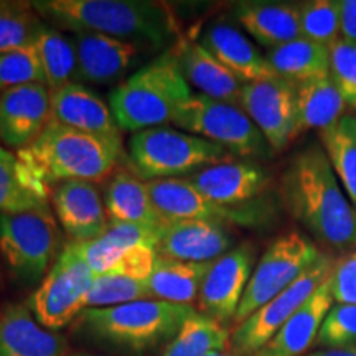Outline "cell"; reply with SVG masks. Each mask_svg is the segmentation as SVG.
<instances>
[{"label":"cell","mask_w":356,"mask_h":356,"mask_svg":"<svg viewBox=\"0 0 356 356\" xmlns=\"http://www.w3.org/2000/svg\"><path fill=\"white\" fill-rule=\"evenodd\" d=\"M175 51L186 83L197 88L198 95L239 106L244 83L221 65L202 43L181 38L178 40Z\"/></svg>","instance_id":"cb8c5ba5"},{"label":"cell","mask_w":356,"mask_h":356,"mask_svg":"<svg viewBox=\"0 0 356 356\" xmlns=\"http://www.w3.org/2000/svg\"><path fill=\"white\" fill-rule=\"evenodd\" d=\"M95 277L74 243L66 244L30 297L29 309L44 328L60 332L86 310Z\"/></svg>","instance_id":"ba28073f"},{"label":"cell","mask_w":356,"mask_h":356,"mask_svg":"<svg viewBox=\"0 0 356 356\" xmlns=\"http://www.w3.org/2000/svg\"><path fill=\"white\" fill-rule=\"evenodd\" d=\"M330 275L256 356H305L333 307Z\"/></svg>","instance_id":"603a6c76"},{"label":"cell","mask_w":356,"mask_h":356,"mask_svg":"<svg viewBox=\"0 0 356 356\" xmlns=\"http://www.w3.org/2000/svg\"><path fill=\"white\" fill-rule=\"evenodd\" d=\"M51 122V89L29 84L0 92V140L10 149H26Z\"/></svg>","instance_id":"9a60e30c"},{"label":"cell","mask_w":356,"mask_h":356,"mask_svg":"<svg viewBox=\"0 0 356 356\" xmlns=\"http://www.w3.org/2000/svg\"><path fill=\"white\" fill-rule=\"evenodd\" d=\"M266 60L279 78L299 84L330 73V51L304 37L269 48Z\"/></svg>","instance_id":"4dcf8cb0"},{"label":"cell","mask_w":356,"mask_h":356,"mask_svg":"<svg viewBox=\"0 0 356 356\" xmlns=\"http://www.w3.org/2000/svg\"><path fill=\"white\" fill-rule=\"evenodd\" d=\"M44 24L71 33H99L134 44L162 48L178 35L167 3L149 0H37Z\"/></svg>","instance_id":"7a4b0ae2"},{"label":"cell","mask_w":356,"mask_h":356,"mask_svg":"<svg viewBox=\"0 0 356 356\" xmlns=\"http://www.w3.org/2000/svg\"><path fill=\"white\" fill-rule=\"evenodd\" d=\"M200 43L243 83L279 78L254 43L226 22H215L208 26Z\"/></svg>","instance_id":"44dd1931"},{"label":"cell","mask_w":356,"mask_h":356,"mask_svg":"<svg viewBox=\"0 0 356 356\" xmlns=\"http://www.w3.org/2000/svg\"><path fill=\"white\" fill-rule=\"evenodd\" d=\"M211 262H185L157 256V262L149 277L150 299L190 305L198 299L200 289Z\"/></svg>","instance_id":"83f0119b"},{"label":"cell","mask_w":356,"mask_h":356,"mask_svg":"<svg viewBox=\"0 0 356 356\" xmlns=\"http://www.w3.org/2000/svg\"><path fill=\"white\" fill-rule=\"evenodd\" d=\"M172 124L225 147L234 157H267L273 152L256 124L238 104L191 95Z\"/></svg>","instance_id":"52a82bcc"},{"label":"cell","mask_w":356,"mask_h":356,"mask_svg":"<svg viewBox=\"0 0 356 356\" xmlns=\"http://www.w3.org/2000/svg\"><path fill=\"white\" fill-rule=\"evenodd\" d=\"M330 51V76L341 92L346 106L356 109V43L338 38L328 48Z\"/></svg>","instance_id":"ab89813d"},{"label":"cell","mask_w":356,"mask_h":356,"mask_svg":"<svg viewBox=\"0 0 356 356\" xmlns=\"http://www.w3.org/2000/svg\"><path fill=\"white\" fill-rule=\"evenodd\" d=\"M330 291L337 304L356 305V251L335 262L330 274Z\"/></svg>","instance_id":"60d3db41"},{"label":"cell","mask_w":356,"mask_h":356,"mask_svg":"<svg viewBox=\"0 0 356 356\" xmlns=\"http://www.w3.org/2000/svg\"><path fill=\"white\" fill-rule=\"evenodd\" d=\"M32 44L42 63L44 84L51 91L68 86L78 79V56L73 38L43 24Z\"/></svg>","instance_id":"1f68e13d"},{"label":"cell","mask_w":356,"mask_h":356,"mask_svg":"<svg viewBox=\"0 0 356 356\" xmlns=\"http://www.w3.org/2000/svg\"><path fill=\"white\" fill-rule=\"evenodd\" d=\"M305 356H356V346H351V348H325L312 351Z\"/></svg>","instance_id":"7bdbcfd3"},{"label":"cell","mask_w":356,"mask_h":356,"mask_svg":"<svg viewBox=\"0 0 356 356\" xmlns=\"http://www.w3.org/2000/svg\"><path fill=\"white\" fill-rule=\"evenodd\" d=\"M191 97L175 48H168L111 92L109 108L122 132H140L173 122Z\"/></svg>","instance_id":"277c9868"},{"label":"cell","mask_w":356,"mask_h":356,"mask_svg":"<svg viewBox=\"0 0 356 356\" xmlns=\"http://www.w3.org/2000/svg\"><path fill=\"white\" fill-rule=\"evenodd\" d=\"M204 356H228V351H210Z\"/></svg>","instance_id":"ee69618b"},{"label":"cell","mask_w":356,"mask_h":356,"mask_svg":"<svg viewBox=\"0 0 356 356\" xmlns=\"http://www.w3.org/2000/svg\"><path fill=\"white\" fill-rule=\"evenodd\" d=\"M78 56V79L113 83L126 74L139 58V44L99 33H73Z\"/></svg>","instance_id":"7402d4cb"},{"label":"cell","mask_w":356,"mask_h":356,"mask_svg":"<svg viewBox=\"0 0 356 356\" xmlns=\"http://www.w3.org/2000/svg\"><path fill=\"white\" fill-rule=\"evenodd\" d=\"M17 157L35 180L51 193L61 181H101L124 159V144L50 122L42 136Z\"/></svg>","instance_id":"3957f363"},{"label":"cell","mask_w":356,"mask_h":356,"mask_svg":"<svg viewBox=\"0 0 356 356\" xmlns=\"http://www.w3.org/2000/svg\"><path fill=\"white\" fill-rule=\"evenodd\" d=\"M234 13L243 29L267 50L302 37L299 3L241 2Z\"/></svg>","instance_id":"d4e9b609"},{"label":"cell","mask_w":356,"mask_h":356,"mask_svg":"<svg viewBox=\"0 0 356 356\" xmlns=\"http://www.w3.org/2000/svg\"><path fill=\"white\" fill-rule=\"evenodd\" d=\"M104 207L111 222H134L154 228H165L168 222L155 208L147 181L131 170L114 173L106 188Z\"/></svg>","instance_id":"4316f807"},{"label":"cell","mask_w":356,"mask_h":356,"mask_svg":"<svg viewBox=\"0 0 356 356\" xmlns=\"http://www.w3.org/2000/svg\"><path fill=\"white\" fill-rule=\"evenodd\" d=\"M188 180L211 202L222 207H246L269 185V175L254 163L221 162L191 173Z\"/></svg>","instance_id":"d6986e66"},{"label":"cell","mask_w":356,"mask_h":356,"mask_svg":"<svg viewBox=\"0 0 356 356\" xmlns=\"http://www.w3.org/2000/svg\"><path fill=\"white\" fill-rule=\"evenodd\" d=\"M43 24L32 2L0 0V53L32 44Z\"/></svg>","instance_id":"d590c367"},{"label":"cell","mask_w":356,"mask_h":356,"mask_svg":"<svg viewBox=\"0 0 356 356\" xmlns=\"http://www.w3.org/2000/svg\"><path fill=\"white\" fill-rule=\"evenodd\" d=\"M193 312L191 305L144 299L104 309H86L76 323L78 332L95 343L145 353L170 343Z\"/></svg>","instance_id":"5b68a950"},{"label":"cell","mask_w":356,"mask_h":356,"mask_svg":"<svg viewBox=\"0 0 356 356\" xmlns=\"http://www.w3.org/2000/svg\"><path fill=\"white\" fill-rule=\"evenodd\" d=\"M163 228H154L134 222H111L104 233L89 241L74 243L84 262L96 275L111 269L124 252L134 246H150L157 249Z\"/></svg>","instance_id":"484cf974"},{"label":"cell","mask_w":356,"mask_h":356,"mask_svg":"<svg viewBox=\"0 0 356 356\" xmlns=\"http://www.w3.org/2000/svg\"><path fill=\"white\" fill-rule=\"evenodd\" d=\"M229 348L228 328L195 310L160 356H204L210 351H228Z\"/></svg>","instance_id":"836d02e7"},{"label":"cell","mask_w":356,"mask_h":356,"mask_svg":"<svg viewBox=\"0 0 356 356\" xmlns=\"http://www.w3.org/2000/svg\"><path fill=\"white\" fill-rule=\"evenodd\" d=\"M318 134L333 172L356 210V115L346 113Z\"/></svg>","instance_id":"d6a6232c"},{"label":"cell","mask_w":356,"mask_h":356,"mask_svg":"<svg viewBox=\"0 0 356 356\" xmlns=\"http://www.w3.org/2000/svg\"><path fill=\"white\" fill-rule=\"evenodd\" d=\"M302 37L330 48L340 38V2L310 0L299 3Z\"/></svg>","instance_id":"8d00e7d4"},{"label":"cell","mask_w":356,"mask_h":356,"mask_svg":"<svg viewBox=\"0 0 356 356\" xmlns=\"http://www.w3.org/2000/svg\"><path fill=\"white\" fill-rule=\"evenodd\" d=\"M48 193L15 154L0 147V213H25L48 208Z\"/></svg>","instance_id":"f546056e"},{"label":"cell","mask_w":356,"mask_h":356,"mask_svg":"<svg viewBox=\"0 0 356 356\" xmlns=\"http://www.w3.org/2000/svg\"><path fill=\"white\" fill-rule=\"evenodd\" d=\"M233 249L228 225L211 220L168 221L162 231L159 256L185 262H211Z\"/></svg>","instance_id":"e0dca14e"},{"label":"cell","mask_w":356,"mask_h":356,"mask_svg":"<svg viewBox=\"0 0 356 356\" xmlns=\"http://www.w3.org/2000/svg\"><path fill=\"white\" fill-rule=\"evenodd\" d=\"M29 84H44L42 63L33 44L0 53V92Z\"/></svg>","instance_id":"74e56055"},{"label":"cell","mask_w":356,"mask_h":356,"mask_svg":"<svg viewBox=\"0 0 356 356\" xmlns=\"http://www.w3.org/2000/svg\"><path fill=\"white\" fill-rule=\"evenodd\" d=\"M60 231L48 208L25 213H0V254L12 274L37 282L56 259Z\"/></svg>","instance_id":"9c48e42d"},{"label":"cell","mask_w":356,"mask_h":356,"mask_svg":"<svg viewBox=\"0 0 356 356\" xmlns=\"http://www.w3.org/2000/svg\"><path fill=\"white\" fill-rule=\"evenodd\" d=\"M65 337L44 328L26 305H10L0 315V356H70Z\"/></svg>","instance_id":"ffe728a7"},{"label":"cell","mask_w":356,"mask_h":356,"mask_svg":"<svg viewBox=\"0 0 356 356\" xmlns=\"http://www.w3.org/2000/svg\"><path fill=\"white\" fill-rule=\"evenodd\" d=\"M144 299H150L149 280L118 269H108L92 280L86 309H104Z\"/></svg>","instance_id":"e575fe53"},{"label":"cell","mask_w":356,"mask_h":356,"mask_svg":"<svg viewBox=\"0 0 356 356\" xmlns=\"http://www.w3.org/2000/svg\"><path fill=\"white\" fill-rule=\"evenodd\" d=\"M239 108L256 124L273 152L286 149L299 136L297 89L287 79L244 83Z\"/></svg>","instance_id":"7c38bea8"},{"label":"cell","mask_w":356,"mask_h":356,"mask_svg":"<svg viewBox=\"0 0 356 356\" xmlns=\"http://www.w3.org/2000/svg\"><path fill=\"white\" fill-rule=\"evenodd\" d=\"M297 89V129L323 131L346 113V102L338 91L330 73L296 84Z\"/></svg>","instance_id":"f1b7e54d"},{"label":"cell","mask_w":356,"mask_h":356,"mask_svg":"<svg viewBox=\"0 0 356 356\" xmlns=\"http://www.w3.org/2000/svg\"><path fill=\"white\" fill-rule=\"evenodd\" d=\"M315 343L323 348L356 346V305H333L320 328Z\"/></svg>","instance_id":"f35d334b"},{"label":"cell","mask_w":356,"mask_h":356,"mask_svg":"<svg viewBox=\"0 0 356 356\" xmlns=\"http://www.w3.org/2000/svg\"><path fill=\"white\" fill-rule=\"evenodd\" d=\"M229 160L234 155L225 147L168 126L136 132L129 140V168L144 181L180 178Z\"/></svg>","instance_id":"8992f818"},{"label":"cell","mask_w":356,"mask_h":356,"mask_svg":"<svg viewBox=\"0 0 356 356\" xmlns=\"http://www.w3.org/2000/svg\"><path fill=\"white\" fill-rule=\"evenodd\" d=\"M70 356H96V355H88V353H71Z\"/></svg>","instance_id":"f6af8a7d"},{"label":"cell","mask_w":356,"mask_h":356,"mask_svg":"<svg viewBox=\"0 0 356 356\" xmlns=\"http://www.w3.org/2000/svg\"><path fill=\"white\" fill-rule=\"evenodd\" d=\"M228 356H243V355H238V353H233V351H228ZM251 356H256V355H251Z\"/></svg>","instance_id":"bcb514c9"},{"label":"cell","mask_w":356,"mask_h":356,"mask_svg":"<svg viewBox=\"0 0 356 356\" xmlns=\"http://www.w3.org/2000/svg\"><path fill=\"white\" fill-rule=\"evenodd\" d=\"M50 197L56 220L71 241H89L108 228L109 218L104 200L99 188L91 181H61L53 186Z\"/></svg>","instance_id":"2e32d148"},{"label":"cell","mask_w":356,"mask_h":356,"mask_svg":"<svg viewBox=\"0 0 356 356\" xmlns=\"http://www.w3.org/2000/svg\"><path fill=\"white\" fill-rule=\"evenodd\" d=\"M155 208L165 221L211 220L225 225H254L261 213L251 207H222L208 200L197 186L185 178L147 181Z\"/></svg>","instance_id":"5bb4252c"},{"label":"cell","mask_w":356,"mask_h":356,"mask_svg":"<svg viewBox=\"0 0 356 356\" xmlns=\"http://www.w3.org/2000/svg\"><path fill=\"white\" fill-rule=\"evenodd\" d=\"M340 2V33L341 38L356 43V0Z\"/></svg>","instance_id":"b9f144b4"},{"label":"cell","mask_w":356,"mask_h":356,"mask_svg":"<svg viewBox=\"0 0 356 356\" xmlns=\"http://www.w3.org/2000/svg\"><path fill=\"white\" fill-rule=\"evenodd\" d=\"M254 249L243 244L213 261L198 293L200 314L221 325L234 322L254 270Z\"/></svg>","instance_id":"4fadbf2b"},{"label":"cell","mask_w":356,"mask_h":356,"mask_svg":"<svg viewBox=\"0 0 356 356\" xmlns=\"http://www.w3.org/2000/svg\"><path fill=\"white\" fill-rule=\"evenodd\" d=\"M333 266L335 262L327 254H322V257L286 291L262 305L243 323L236 325L234 330L231 332L229 350L243 356L259 353L289 322V318L305 304L312 293L317 291L320 284L332 274Z\"/></svg>","instance_id":"8fae6325"},{"label":"cell","mask_w":356,"mask_h":356,"mask_svg":"<svg viewBox=\"0 0 356 356\" xmlns=\"http://www.w3.org/2000/svg\"><path fill=\"white\" fill-rule=\"evenodd\" d=\"M282 195L289 211L318 241L337 251L356 246V210L322 147L309 145L292 159Z\"/></svg>","instance_id":"6da1fadb"},{"label":"cell","mask_w":356,"mask_h":356,"mask_svg":"<svg viewBox=\"0 0 356 356\" xmlns=\"http://www.w3.org/2000/svg\"><path fill=\"white\" fill-rule=\"evenodd\" d=\"M51 121L74 131L124 144L122 131L109 106L92 89L79 83H71L51 91Z\"/></svg>","instance_id":"ac0fdd59"},{"label":"cell","mask_w":356,"mask_h":356,"mask_svg":"<svg viewBox=\"0 0 356 356\" xmlns=\"http://www.w3.org/2000/svg\"><path fill=\"white\" fill-rule=\"evenodd\" d=\"M323 252L300 233L280 236L266 249V252L252 270L234 325L243 323L262 305L286 291L302 274L314 266Z\"/></svg>","instance_id":"30bf717a"}]
</instances>
